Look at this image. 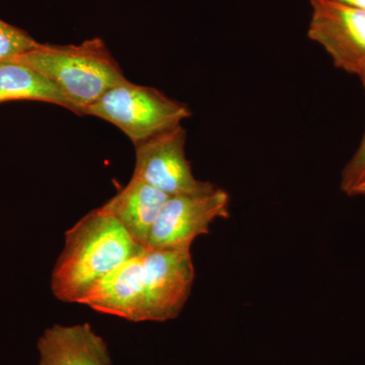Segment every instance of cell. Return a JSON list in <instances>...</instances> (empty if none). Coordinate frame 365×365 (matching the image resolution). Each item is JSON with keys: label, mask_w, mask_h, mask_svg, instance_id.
<instances>
[{"label": "cell", "mask_w": 365, "mask_h": 365, "mask_svg": "<svg viewBox=\"0 0 365 365\" xmlns=\"http://www.w3.org/2000/svg\"><path fill=\"white\" fill-rule=\"evenodd\" d=\"M194 280L191 248L146 249L101 280L81 304L135 323L170 321L186 306Z\"/></svg>", "instance_id": "obj_1"}, {"label": "cell", "mask_w": 365, "mask_h": 365, "mask_svg": "<svg viewBox=\"0 0 365 365\" xmlns=\"http://www.w3.org/2000/svg\"><path fill=\"white\" fill-rule=\"evenodd\" d=\"M145 250L104 206L91 210L66 232L53 269V294L81 304L101 280Z\"/></svg>", "instance_id": "obj_2"}, {"label": "cell", "mask_w": 365, "mask_h": 365, "mask_svg": "<svg viewBox=\"0 0 365 365\" xmlns=\"http://www.w3.org/2000/svg\"><path fill=\"white\" fill-rule=\"evenodd\" d=\"M6 62L21 64L51 81L78 110H86L112 88L128 81L100 38L78 45L38 44Z\"/></svg>", "instance_id": "obj_3"}, {"label": "cell", "mask_w": 365, "mask_h": 365, "mask_svg": "<svg viewBox=\"0 0 365 365\" xmlns=\"http://www.w3.org/2000/svg\"><path fill=\"white\" fill-rule=\"evenodd\" d=\"M123 131L134 145L181 125L192 115L184 103L150 86L126 81L105 93L86 110Z\"/></svg>", "instance_id": "obj_4"}, {"label": "cell", "mask_w": 365, "mask_h": 365, "mask_svg": "<svg viewBox=\"0 0 365 365\" xmlns=\"http://www.w3.org/2000/svg\"><path fill=\"white\" fill-rule=\"evenodd\" d=\"M307 37L341 71L365 78V11L330 0H309Z\"/></svg>", "instance_id": "obj_5"}, {"label": "cell", "mask_w": 365, "mask_h": 365, "mask_svg": "<svg viewBox=\"0 0 365 365\" xmlns=\"http://www.w3.org/2000/svg\"><path fill=\"white\" fill-rule=\"evenodd\" d=\"M230 195L218 187L202 193L170 196L151 230L146 249L191 248L211 223L230 217Z\"/></svg>", "instance_id": "obj_6"}, {"label": "cell", "mask_w": 365, "mask_h": 365, "mask_svg": "<svg viewBox=\"0 0 365 365\" xmlns=\"http://www.w3.org/2000/svg\"><path fill=\"white\" fill-rule=\"evenodd\" d=\"M187 131L181 125L137 144L133 176L168 196L202 193L215 188L192 172L186 157Z\"/></svg>", "instance_id": "obj_7"}, {"label": "cell", "mask_w": 365, "mask_h": 365, "mask_svg": "<svg viewBox=\"0 0 365 365\" xmlns=\"http://www.w3.org/2000/svg\"><path fill=\"white\" fill-rule=\"evenodd\" d=\"M37 347V365H113L107 343L90 324L53 325Z\"/></svg>", "instance_id": "obj_8"}, {"label": "cell", "mask_w": 365, "mask_h": 365, "mask_svg": "<svg viewBox=\"0 0 365 365\" xmlns=\"http://www.w3.org/2000/svg\"><path fill=\"white\" fill-rule=\"evenodd\" d=\"M170 196L135 176L104 207L146 248L151 230Z\"/></svg>", "instance_id": "obj_9"}, {"label": "cell", "mask_w": 365, "mask_h": 365, "mask_svg": "<svg viewBox=\"0 0 365 365\" xmlns=\"http://www.w3.org/2000/svg\"><path fill=\"white\" fill-rule=\"evenodd\" d=\"M19 100L50 103L78 114V110L66 96L39 72L14 62H2L0 63V104Z\"/></svg>", "instance_id": "obj_10"}, {"label": "cell", "mask_w": 365, "mask_h": 365, "mask_svg": "<svg viewBox=\"0 0 365 365\" xmlns=\"http://www.w3.org/2000/svg\"><path fill=\"white\" fill-rule=\"evenodd\" d=\"M38 44L26 31L0 20V63L30 51Z\"/></svg>", "instance_id": "obj_11"}, {"label": "cell", "mask_w": 365, "mask_h": 365, "mask_svg": "<svg viewBox=\"0 0 365 365\" xmlns=\"http://www.w3.org/2000/svg\"><path fill=\"white\" fill-rule=\"evenodd\" d=\"M365 88V86H364ZM365 177V129L359 148L346 163L341 174V190L350 195L354 187Z\"/></svg>", "instance_id": "obj_12"}, {"label": "cell", "mask_w": 365, "mask_h": 365, "mask_svg": "<svg viewBox=\"0 0 365 365\" xmlns=\"http://www.w3.org/2000/svg\"><path fill=\"white\" fill-rule=\"evenodd\" d=\"M330 1L338 2V4L356 7V9H364L365 11V0H330Z\"/></svg>", "instance_id": "obj_13"}, {"label": "cell", "mask_w": 365, "mask_h": 365, "mask_svg": "<svg viewBox=\"0 0 365 365\" xmlns=\"http://www.w3.org/2000/svg\"><path fill=\"white\" fill-rule=\"evenodd\" d=\"M349 196H365V177L354 187Z\"/></svg>", "instance_id": "obj_14"}, {"label": "cell", "mask_w": 365, "mask_h": 365, "mask_svg": "<svg viewBox=\"0 0 365 365\" xmlns=\"http://www.w3.org/2000/svg\"><path fill=\"white\" fill-rule=\"evenodd\" d=\"M362 83V85H364V86H365V78L364 79V81H361Z\"/></svg>", "instance_id": "obj_15"}]
</instances>
